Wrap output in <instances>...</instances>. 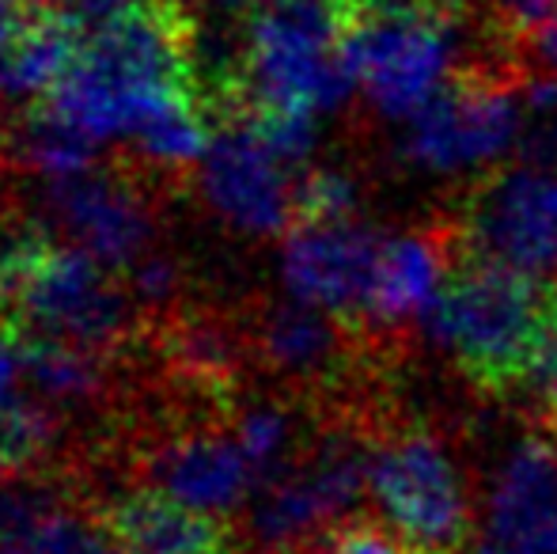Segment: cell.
<instances>
[{"mask_svg":"<svg viewBox=\"0 0 557 554\" xmlns=\"http://www.w3.org/2000/svg\"><path fill=\"white\" fill-rule=\"evenodd\" d=\"M4 140L15 160L42 178L81 175L99 163V140H91L69 119H61L50 103L30 107L23 119H15L12 134Z\"/></svg>","mask_w":557,"mask_h":554,"instance_id":"obj_20","label":"cell"},{"mask_svg":"<svg viewBox=\"0 0 557 554\" xmlns=\"http://www.w3.org/2000/svg\"><path fill=\"white\" fill-rule=\"evenodd\" d=\"M500 38H531L557 12V0H490Z\"/></svg>","mask_w":557,"mask_h":554,"instance_id":"obj_28","label":"cell"},{"mask_svg":"<svg viewBox=\"0 0 557 554\" xmlns=\"http://www.w3.org/2000/svg\"><path fill=\"white\" fill-rule=\"evenodd\" d=\"M447 236L451 232H403L383 239L368 331L395 334L433 311L447 281Z\"/></svg>","mask_w":557,"mask_h":554,"instance_id":"obj_17","label":"cell"},{"mask_svg":"<svg viewBox=\"0 0 557 554\" xmlns=\"http://www.w3.org/2000/svg\"><path fill=\"white\" fill-rule=\"evenodd\" d=\"M528 392H531V399L539 403L543 418L550 421V429H557V331L550 334V342L543 346L535 369H531Z\"/></svg>","mask_w":557,"mask_h":554,"instance_id":"obj_29","label":"cell"},{"mask_svg":"<svg viewBox=\"0 0 557 554\" xmlns=\"http://www.w3.org/2000/svg\"><path fill=\"white\" fill-rule=\"evenodd\" d=\"M145 487L206 517H227L258 490V471L235 433L186 429L152 444L145 456Z\"/></svg>","mask_w":557,"mask_h":554,"instance_id":"obj_13","label":"cell"},{"mask_svg":"<svg viewBox=\"0 0 557 554\" xmlns=\"http://www.w3.org/2000/svg\"><path fill=\"white\" fill-rule=\"evenodd\" d=\"M216 8H224V12H255V8L270 4V0H213Z\"/></svg>","mask_w":557,"mask_h":554,"instance_id":"obj_34","label":"cell"},{"mask_svg":"<svg viewBox=\"0 0 557 554\" xmlns=\"http://www.w3.org/2000/svg\"><path fill=\"white\" fill-rule=\"evenodd\" d=\"M125 274H129L125 288H129L133 304H140V308H168V304H175L178 288H183V267L168 251L140 255Z\"/></svg>","mask_w":557,"mask_h":554,"instance_id":"obj_27","label":"cell"},{"mask_svg":"<svg viewBox=\"0 0 557 554\" xmlns=\"http://www.w3.org/2000/svg\"><path fill=\"white\" fill-rule=\"evenodd\" d=\"M198 178L206 206L243 236H277L293 224L296 183L288 163L239 114L221 119Z\"/></svg>","mask_w":557,"mask_h":554,"instance_id":"obj_11","label":"cell"},{"mask_svg":"<svg viewBox=\"0 0 557 554\" xmlns=\"http://www.w3.org/2000/svg\"><path fill=\"white\" fill-rule=\"evenodd\" d=\"M349 12H357V8H375V4H391V0H342Z\"/></svg>","mask_w":557,"mask_h":554,"instance_id":"obj_35","label":"cell"},{"mask_svg":"<svg viewBox=\"0 0 557 554\" xmlns=\"http://www.w3.org/2000/svg\"><path fill=\"white\" fill-rule=\"evenodd\" d=\"M232 433H235V441L243 444L247 459L255 464L258 490L270 479H277L281 471H288V467L296 464L293 456H300V452H296V418H293V410L281 407V403L265 399V403L243 407Z\"/></svg>","mask_w":557,"mask_h":554,"instance_id":"obj_23","label":"cell"},{"mask_svg":"<svg viewBox=\"0 0 557 554\" xmlns=\"http://www.w3.org/2000/svg\"><path fill=\"white\" fill-rule=\"evenodd\" d=\"M23 369L30 392L50 407H84L107 387V365L99 349L58 338H23Z\"/></svg>","mask_w":557,"mask_h":554,"instance_id":"obj_19","label":"cell"},{"mask_svg":"<svg viewBox=\"0 0 557 554\" xmlns=\"http://www.w3.org/2000/svg\"><path fill=\"white\" fill-rule=\"evenodd\" d=\"M380 251L383 236L357 217L334 224H293L281 255V278L296 300L315 304L342 319L352 334H364Z\"/></svg>","mask_w":557,"mask_h":554,"instance_id":"obj_12","label":"cell"},{"mask_svg":"<svg viewBox=\"0 0 557 554\" xmlns=\"http://www.w3.org/2000/svg\"><path fill=\"white\" fill-rule=\"evenodd\" d=\"M311 554H406L398 535L372 517H345L311 540Z\"/></svg>","mask_w":557,"mask_h":554,"instance_id":"obj_26","label":"cell"},{"mask_svg":"<svg viewBox=\"0 0 557 554\" xmlns=\"http://www.w3.org/2000/svg\"><path fill=\"white\" fill-rule=\"evenodd\" d=\"M99 525L111 543L133 554H227L232 532L221 517L171 502L168 494L145 487L117 494L103 505Z\"/></svg>","mask_w":557,"mask_h":554,"instance_id":"obj_16","label":"cell"},{"mask_svg":"<svg viewBox=\"0 0 557 554\" xmlns=\"http://www.w3.org/2000/svg\"><path fill=\"white\" fill-rule=\"evenodd\" d=\"M27 20H30L27 0H0V58L8 53V46L15 42V35H20Z\"/></svg>","mask_w":557,"mask_h":554,"instance_id":"obj_31","label":"cell"},{"mask_svg":"<svg viewBox=\"0 0 557 554\" xmlns=\"http://www.w3.org/2000/svg\"><path fill=\"white\" fill-rule=\"evenodd\" d=\"M349 8L342 0H270L255 8L243 30L239 96L227 107L247 111H337L352 96L342 35Z\"/></svg>","mask_w":557,"mask_h":554,"instance_id":"obj_3","label":"cell"},{"mask_svg":"<svg viewBox=\"0 0 557 554\" xmlns=\"http://www.w3.org/2000/svg\"><path fill=\"white\" fill-rule=\"evenodd\" d=\"M557 528V441L528 433L505 452L485 494L478 547H512Z\"/></svg>","mask_w":557,"mask_h":554,"instance_id":"obj_14","label":"cell"},{"mask_svg":"<svg viewBox=\"0 0 557 554\" xmlns=\"http://www.w3.org/2000/svg\"><path fill=\"white\" fill-rule=\"evenodd\" d=\"M38 206L53 236L88 251L107 270H129L156 244V213L145 183L103 163L65 178H42Z\"/></svg>","mask_w":557,"mask_h":554,"instance_id":"obj_10","label":"cell"},{"mask_svg":"<svg viewBox=\"0 0 557 554\" xmlns=\"http://www.w3.org/2000/svg\"><path fill=\"white\" fill-rule=\"evenodd\" d=\"M23 377H27V369H23V338L8 323H0V410L12 399H20Z\"/></svg>","mask_w":557,"mask_h":554,"instance_id":"obj_30","label":"cell"},{"mask_svg":"<svg viewBox=\"0 0 557 554\" xmlns=\"http://www.w3.org/2000/svg\"><path fill=\"white\" fill-rule=\"evenodd\" d=\"M0 554H53L42 540H27V543H12V547H0Z\"/></svg>","mask_w":557,"mask_h":554,"instance_id":"obj_33","label":"cell"},{"mask_svg":"<svg viewBox=\"0 0 557 554\" xmlns=\"http://www.w3.org/2000/svg\"><path fill=\"white\" fill-rule=\"evenodd\" d=\"M403 152L413 168L467 171L485 168L523 134V91L508 69H462L406 119Z\"/></svg>","mask_w":557,"mask_h":554,"instance_id":"obj_7","label":"cell"},{"mask_svg":"<svg viewBox=\"0 0 557 554\" xmlns=\"http://www.w3.org/2000/svg\"><path fill=\"white\" fill-rule=\"evenodd\" d=\"M372 448L375 444L360 426H331L308 452L296 456L288 471L258 490L250 532L265 547H288L323 535L331 525L349 517L357 497L364 494Z\"/></svg>","mask_w":557,"mask_h":554,"instance_id":"obj_8","label":"cell"},{"mask_svg":"<svg viewBox=\"0 0 557 554\" xmlns=\"http://www.w3.org/2000/svg\"><path fill=\"white\" fill-rule=\"evenodd\" d=\"M194 30L198 23L178 0L125 8L84 35L73 69L42 103L99 145L133 140L171 107L206 99Z\"/></svg>","mask_w":557,"mask_h":554,"instance_id":"obj_1","label":"cell"},{"mask_svg":"<svg viewBox=\"0 0 557 554\" xmlns=\"http://www.w3.org/2000/svg\"><path fill=\"white\" fill-rule=\"evenodd\" d=\"M81 20L65 12H30L15 42L0 58V99L4 103H35L65 81L81 53Z\"/></svg>","mask_w":557,"mask_h":554,"instance_id":"obj_18","label":"cell"},{"mask_svg":"<svg viewBox=\"0 0 557 554\" xmlns=\"http://www.w3.org/2000/svg\"><path fill=\"white\" fill-rule=\"evenodd\" d=\"M357 183L337 168H315L296 183L293 224H334L357 217Z\"/></svg>","mask_w":557,"mask_h":554,"instance_id":"obj_25","label":"cell"},{"mask_svg":"<svg viewBox=\"0 0 557 554\" xmlns=\"http://www.w3.org/2000/svg\"><path fill=\"white\" fill-rule=\"evenodd\" d=\"M250 554H285L281 547H265V551H250Z\"/></svg>","mask_w":557,"mask_h":554,"instance_id":"obj_37","label":"cell"},{"mask_svg":"<svg viewBox=\"0 0 557 554\" xmlns=\"http://www.w3.org/2000/svg\"><path fill=\"white\" fill-rule=\"evenodd\" d=\"M65 490L42 471H20L0 479V547L27 543L65 513Z\"/></svg>","mask_w":557,"mask_h":554,"instance_id":"obj_24","label":"cell"},{"mask_svg":"<svg viewBox=\"0 0 557 554\" xmlns=\"http://www.w3.org/2000/svg\"><path fill=\"white\" fill-rule=\"evenodd\" d=\"M107 554H133V551H125V547H117V543H111V547H107Z\"/></svg>","mask_w":557,"mask_h":554,"instance_id":"obj_36","label":"cell"},{"mask_svg":"<svg viewBox=\"0 0 557 554\" xmlns=\"http://www.w3.org/2000/svg\"><path fill=\"white\" fill-rule=\"evenodd\" d=\"M459 251L474 262L546 278L557 270V171L505 168L485 175L451 229Z\"/></svg>","mask_w":557,"mask_h":554,"instance_id":"obj_9","label":"cell"},{"mask_svg":"<svg viewBox=\"0 0 557 554\" xmlns=\"http://www.w3.org/2000/svg\"><path fill=\"white\" fill-rule=\"evenodd\" d=\"M531 46H535L539 61H543L550 73H557V12L531 35Z\"/></svg>","mask_w":557,"mask_h":554,"instance_id":"obj_32","label":"cell"},{"mask_svg":"<svg viewBox=\"0 0 557 554\" xmlns=\"http://www.w3.org/2000/svg\"><path fill=\"white\" fill-rule=\"evenodd\" d=\"M462 0H391L345 20L342 53L357 88L387 119H413L451 81Z\"/></svg>","mask_w":557,"mask_h":554,"instance_id":"obj_4","label":"cell"},{"mask_svg":"<svg viewBox=\"0 0 557 554\" xmlns=\"http://www.w3.org/2000/svg\"><path fill=\"white\" fill-rule=\"evenodd\" d=\"M368 490L406 554H459L467 547V487L436 433L410 426L383 436L372 448Z\"/></svg>","mask_w":557,"mask_h":554,"instance_id":"obj_5","label":"cell"},{"mask_svg":"<svg viewBox=\"0 0 557 554\" xmlns=\"http://www.w3.org/2000/svg\"><path fill=\"white\" fill-rule=\"evenodd\" d=\"M357 334L331 311L304 300L270 304L255 323V349L277 377L293 384H319L326 387L342 377L345 354Z\"/></svg>","mask_w":557,"mask_h":554,"instance_id":"obj_15","label":"cell"},{"mask_svg":"<svg viewBox=\"0 0 557 554\" xmlns=\"http://www.w3.org/2000/svg\"><path fill=\"white\" fill-rule=\"evenodd\" d=\"M425 323L478 392L508 395L528 387L557 331V293L543 278L470 259L444 281Z\"/></svg>","mask_w":557,"mask_h":554,"instance_id":"obj_2","label":"cell"},{"mask_svg":"<svg viewBox=\"0 0 557 554\" xmlns=\"http://www.w3.org/2000/svg\"><path fill=\"white\" fill-rule=\"evenodd\" d=\"M171 365L178 377L194 380L201 387H232L243 361L239 334L213 316H183L168 327L163 338Z\"/></svg>","mask_w":557,"mask_h":554,"instance_id":"obj_21","label":"cell"},{"mask_svg":"<svg viewBox=\"0 0 557 554\" xmlns=\"http://www.w3.org/2000/svg\"><path fill=\"white\" fill-rule=\"evenodd\" d=\"M20 338H58L114 349L133 327V296L88 251L53 236L35 259L4 319Z\"/></svg>","mask_w":557,"mask_h":554,"instance_id":"obj_6","label":"cell"},{"mask_svg":"<svg viewBox=\"0 0 557 554\" xmlns=\"http://www.w3.org/2000/svg\"><path fill=\"white\" fill-rule=\"evenodd\" d=\"M58 407L38 395L12 399L0 410V479L4 475L35 471L58 444Z\"/></svg>","mask_w":557,"mask_h":554,"instance_id":"obj_22","label":"cell"}]
</instances>
